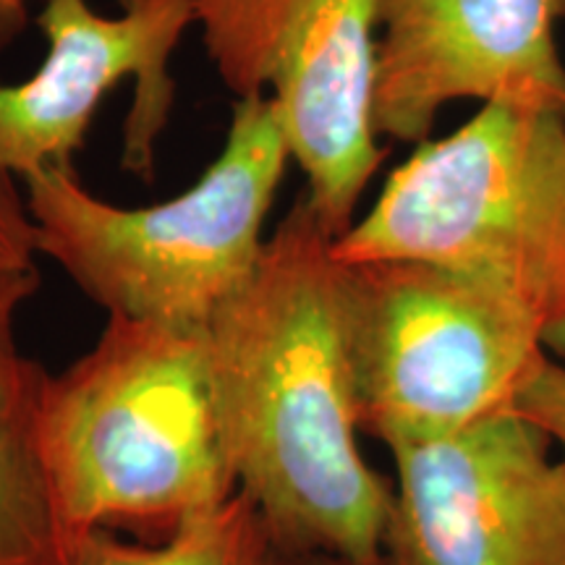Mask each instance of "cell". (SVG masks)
Masks as SVG:
<instances>
[{"label": "cell", "mask_w": 565, "mask_h": 565, "mask_svg": "<svg viewBox=\"0 0 565 565\" xmlns=\"http://www.w3.org/2000/svg\"><path fill=\"white\" fill-rule=\"evenodd\" d=\"M280 555L263 513L236 490L168 540L126 542L105 529L82 536L68 565H278Z\"/></svg>", "instance_id": "8fae6325"}, {"label": "cell", "mask_w": 565, "mask_h": 565, "mask_svg": "<svg viewBox=\"0 0 565 565\" xmlns=\"http://www.w3.org/2000/svg\"><path fill=\"white\" fill-rule=\"evenodd\" d=\"M383 0H194V24L225 87L278 108L303 200L330 236L356 207L387 150L374 129Z\"/></svg>", "instance_id": "8992f818"}, {"label": "cell", "mask_w": 565, "mask_h": 565, "mask_svg": "<svg viewBox=\"0 0 565 565\" xmlns=\"http://www.w3.org/2000/svg\"><path fill=\"white\" fill-rule=\"evenodd\" d=\"M561 17L565 0H383L374 129L419 145L458 100L565 118Z\"/></svg>", "instance_id": "9c48e42d"}, {"label": "cell", "mask_w": 565, "mask_h": 565, "mask_svg": "<svg viewBox=\"0 0 565 565\" xmlns=\"http://www.w3.org/2000/svg\"><path fill=\"white\" fill-rule=\"evenodd\" d=\"M296 200L257 270L207 324L236 487L286 555L380 565L393 482L359 448L345 273Z\"/></svg>", "instance_id": "6da1fadb"}, {"label": "cell", "mask_w": 565, "mask_h": 565, "mask_svg": "<svg viewBox=\"0 0 565 565\" xmlns=\"http://www.w3.org/2000/svg\"><path fill=\"white\" fill-rule=\"evenodd\" d=\"M204 330L110 315L47 374L40 445L71 553L100 529L168 540L238 490Z\"/></svg>", "instance_id": "7a4b0ae2"}, {"label": "cell", "mask_w": 565, "mask_h": 565, "mask_svg": "<svg viewBox=\"0 0 565 565\" xmlns=\"http://www.w3.org/2000/svg\"><path fill=\"white\" fill-rule=\"evenodd\" d=\"M515 412L545 433L565 461V364L542 353L515 393Z\"/></svg>", "instance_id": "7c38bea8"}, {"label": "cell", "mask_w": 565, "mask_h": 565, "mask_svg": "<svg viewBox=\"0 0 565 565\" xmlns=\"http://www.w3.org/2000/svg\"><path fill=\"white\" fill-rule=\"evenodd\" d=\"M194 24V0H145L103 17L87 0H45L38 26L47 53L30 79L0 84V173L74 166L105 95L134 82L124 126V168L150 179L171 118V55Z\"/></svg>", "instance_id": "ba28073f"}, {"label": "cell", "mask_w": 565, "mask_h": 565, "mask_svg": "<svg viewBox=\"0 0 565 565\" xmlns=\"http://www.w3.org/2000/svg\"><path fill=\"white\" fill-rule=\"evenodd\" d=\"M34 225L13 175L0 173V273L34 270Z\"/></svg>", "instance_id": "4fadbf2b"}, {"label": "cell", "mask_w": 565, "mask_h": 565, "mask_svg": "<svg viewBox=\"0 0 565 565\" xmlns=\"http://www.w3.org/2000/svg\"><path fill=\"white\" fill-rule=\"evenodd\" d=\"M291 152L273 97H236L223 150L186 192L121 207L74 166L24 175L34 246L108 317L204 330L257 270Z\"/></svg>", "instance_id": "3957f363"}, {"label": "cell", "mask_w": 565, "mask_h": 565, "mask_svg": "<svg viewBox=\"0 0 565 565\" xmlns=\"http://www.w3.org/2000/svg\"><path fill=\"white\" fill-rule=\"evenodd\" d=\"M38 270L0 273V353L17 345L13 324H17L19 309L38 294Z\"/></svg>", "instance_id": "5bb4252c"}, {"label": "cell", "mask_w": 565, "mask_h": 565, "mask_svg": "<svg viewBox=\"0 0 565 565\" xmlns=\"http://www.w3.org/2000/svg\"><path fill=\"white\" fill-rule=\"evenodd\" d=\"M343 273L359 427L387 450L513 408L547 353L513 301L461 273L424 263L343 265Z\"/></svg>", "instance_id": "5b68a950"}, {"label": "cell", "mask_w": 565, "mask_h": 565, "mask_svg": "<svg viewBox=\"0 0 565 565\" xmlns=\"http://www.w3.org/2000/svg\"><path fill=\"white\" fill-rule=\"evenodd\" d=\"M391 456L380 565H565V461L515 408Z\"/></svg>", "instance_id": "52a82bcc"}, {"label": "cell", "mask_w": 565, "mask_h": 565, "mask_svg": "<svg viewBox=\"0 0 565 565\" xmlns=\"http://www.w3.org/2000/svg\"><path fill=\"white\" fill-rule=\"evenodd\" d=\"M47 372L19 345L0 353V565H68L71 542L40 445Z\"/></svg>", "instance_id": "30bf717a"}, {"label": "cell", "mask_w": 565, "mask_h": 565, "mask_svg": "<svg viewBox=\"0 0 565 565\" xmlns=\"http://www.w3.org/2000/svg\"><path fill=\"white\" fill-rule=\"evenodd\" d=\"M278 565H345L341 561H335V557H328V555H280V563Z\"/></svg>", "instance_id": "2e32d148"}, {"label": "cell", "mask_w": 565, "mask_h": 565, "mask_svg": "<svg viewBox=\"0 0 565 565\" xmlns=\"http://www.w3.org/2000/svg\"><path fill=\"white\" fill-rule=\"evenodd\" d=\"M333 257L461 273L513 301L565 359V118L490 103L419 141Z\"/></svg>", "instance_id": "277c9868"}, {"label": "cell", "mask_w": 565, "mask_h": 565, "mask_svg": "<svg viewBox=\"0 0 565 565\" xmlns=\"http://www.w3.org/2000/svg\"><path fill=\"white\" fill-rule=\"evenodd\" d=\"M30 3L32 0H0V51L17 42L19 34L24 32L26 19H30ZM118 3L121 9H131L145 0H118Z\"/></svg>", "instance_id": "9a60e30c"}]
</instances>
